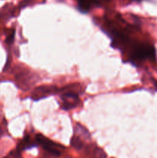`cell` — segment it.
<instances>
[{
	"instance_id": "1",
	"label": "cell",
	"mask_w": 157,
	"mask_h": 158,
	"mask_svg": "<svg viewBox=\"0 0 157 158\" xmlns=\"http://www.w3.org/2000/svg\"><path fill=\"white\" fill-rule=\"evenodd\" d=\"M132 60H143L145 59H149L151 60H155V48L150 45L136 44L133 46L132 53Z\"/></svg>"
},
{
	"instance_id": "2",
	"label": "cell",
	"mask_w": 157,
	"mask_h": 158,
	"mask_svg": "<svg viewBox=\"0 0 157 158\" xmlns=\"http://www.w3.org/2000/svg\"><path fill=\"white\" fill-rule=\"evenodd\" d=\"M36 140L39 144L43 147V148L46 151H48L52 155L55 156V157H58L61 155V149H63L62 146L56 143H54L42 134H38L36 136Z\"/></svg>"
},
{
	"instance_id": "3",
	"label": "cell",
	"mask_w": 157,
	"mask_h": 158,
	"mask_svg": "<svg viewBox=\"0 0 157 158\" xmlns=\"http://www.w3.org/2000/svg\"><path fill=\"white\" fill-rule=\"evenodd\" d=\"M62 100H63L62 108L65 110L73 109L77 106L78 103V97L75 93L72 91L66 92L62 96Z\"/></svg>"
},
{
	"instance_id": "4",
	"label": "cell",
	"mask_w": 157,
	"mask_h": 158,
	"mask_svg": "<svg viewBox=\"0 0 157 158\" xmlns=\"http://www.w3.org/2000/svg\"><path fill=\"white\" fill-rule=\"evenodd\" d=\"M57 89L52 86H42L37 87L32 94V98L34 100H38L45 98L51 94H55Z\"/></svg>"
},
{
	"instance_id": "5",
	"label": "cell",
	"mask_w": 157,
	"mask_h": 158,
	"mask_svg": "<svg viewBox=\"0 0 157 158\" xmlns=\"http://www.w3.org/2000/svg\"><path fill=\"white\" fill-rule=\"evenodd\" d=\"M78 2V9L83 13H87L92 8L89 0H77Z\"/></svg>"
},
{
	"instance_id": "6",
	"label": "cell",
	"mask_w": 157,
	"mask_h": 158,
	"mask_svg": "<svg viewBox=\"0 0 157 158\" xmlns=\"http://www.w3.org/2000/svg\"><path fill=\"white\" fill-rule=\"evenodd\" d=\"M36 145L35 143H32L30 141V138L29 137H26L18 144V150H26V149H29V148H32L35 147Z\"/></svg>"
},
{
	"instance_id": "7",
	"label": "cell",
	"mask_w": 157,
	"mask_h": 158,
	"mask_svg": "<svg viewBox=\"0 0 157 158\" xmlns=\"http://www.w3.org/2000/svg\"><path fill=\"white\" fill-rule=\"evenodd\" d=\"M71 145L74 148L77 150H80L83 146V143L82 142V140H80V138L77 136H73L71 139V142H70Z\"/></svg>"
},
{
	"instance_id": "8",
	"label": "cell",
	"mask_w": 157,
	"mask_h": 158,
	"mask_svg": "<svg viewBox=\"0 0 157 158\" xmlns=\"http://www.w3.org/2000/svg\"><path fill=\"white\" fill-rule=\"evenodd\" d=\"M94 156L95 158H106V153L101 148H96L94 150Z\"/></svg>"
},
{
	"instance_id": "9",
	"label": "cell",
	"mask_w": 157,
	"mask_h": 158,
	"mask_svg": "<svg viewBox=\"0 0 157 158\" xmlns=\"http://www.w3.org/2000/svg\"><path fill=\"white\" fill-rule=\"evenodd\" d=\"M14 36H15V32L12 31V33L9 34V35L7 36V38H6V43H7V44H11V43H12V41H13Z\"/></svg>"
},
{
	"instance_id": "10",
	"label": "cell",
	"mask_w": 157,
	"mask_h": 158,
	"mask_svg": "<svg viewBox=\"0 0 157 158\" xmlns=\"http://www.w3.org/2000/svg\"><path fill=\"white\" fill-rule=\"evenodd\" d=\"M2 135H3V131L2 130V128L0 127V137H1Z\"/></svg>"
},
{
	"instance_id": "11",
	"label": "cell",
	"mask_w": 157,
	"mask_h": 158,
	"mask_svg": "<svg viewBox=\"0 0 157 158\" xmlns=\"http://www.w3.org/2000/svg\"><path fill=\"white\" fill-rule=\"evenodd\" d=\"M132 1H135V2H141L143 0H132Z\"/></svg>"
}]
</instances>
